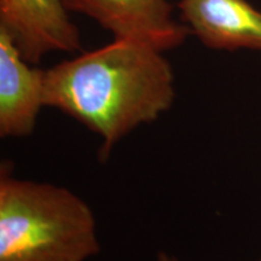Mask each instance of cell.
Returning <instances> with one entry per match:
<instances>
[{
  "label": "cell",
  "mask_w": 261,
  "mask_h": 261,
  "mask_svg": "<svg viewBox=\"0 0 261 261\" xmlns=\"http://www.w3.org/2000/svg\"><path fill=\"white\" fill-rule=\"evenodd\" d=\"M165 52L114 39L45 70V107L67 114L102 138L99 158L137 127L156 121L175 98Z\"/></svg>",
  "instance_id": "cell-1"
},
{
  "label": "cell",
  "mask_w": 261,
  "mask_h": 261,
  "mask_svg": "<svg viewBox=\"0 0 261 261\" xmlns=\"http://www.w3.org/2000/svg\"><path fill=\"white\" fill-rule=\"evenodd\" d=\"M99 252L90 205L64 187L0 178V261H86Z\"/></svg>",
  "instance_id": "cell-2"
},
{
  "label": "cell",
  "mask_w": 261,
  "mask_h": 261,
  "mask_svg": "<svg viewBox=\"0 0 261 261\" xmlns=\"http://www.w3.org/2000/svg\"><path fill=\"white\" fill-rule=\"evenodd\" d=\"M69 12L86 16L113 34L166 52L187 40V25L173 15L172 0H64Z\"/></svg>",
  "instance_id": "cell-3"
},
{
  "label": "cell",
  "mask_w": 261,
  "mask_h": 261,
  "mask_svg": "<svg viewBox=\"0 0 261 261\" xmlns=\"http://www.w3.org/2000/svg\"><path fill=\"white\" fill-rule=\"evenodd\" d=\"M0 31L9 35L28 63L52 52H76L79 28L64 0H0Z\"/></svg>",
  "instance_id": "cell-4"
},
{
  "label": "cell",
  "mask_w": 261,
  "mask_h": 261,
  "mask_svg": "<svg viewBox=\"0 0 261 261\" xmlns=\"http://www.w3.org/2000/svg\"><path fill=\"white\" fill-rule=\"evenodd\" d=\"M181 22L213 50L261 52V10L248 0H179Z\"/></svg>",
  "instance_id": "cell-5"
},
{
  "label": "cell",
  "mask_w": 261,
  "mask_h": 261,
  "mask_svg": "<svg viewBox=\"0 0 261 261\" xmlns=\"http://www.w3.org/2000/svg\"><path fill=\"white\" fill-rule=\"evenodd\" d=\"M42 107L45 70L28 63L9 35L0 31V136H31Z\"/></svg>",
  "instance_id": "cell-6"
},
{
  "label": "cell",
  "mask_w": 261,
  "mask_h": 261,
  "mask_svg": "<svg viewBox=\"0 0 261 261\" xmlns=\"http://www.w3.org/2000/svg\"><path fill=\"white\" fill-rule=\"evenodd\" d=\"M159 261H175V260L172 259L171 256H168V255H166V254L161 253V254H160V255H159ZM259 261H261V259H260Z\"/></svg>",
  "instance_id": "cell-7"
}]
</instances>
